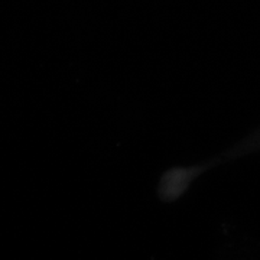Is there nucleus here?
I'll use <instances>...</instances> for the list:
<instances>
[{"instance_id": "nucleus-1", "label": "nucleus", "mask_w": 260, "mask_h": 260, "mask_svg": "<svg viewBox=\"0 0 260 260\" xmlns=\"http://www.w3.org/2000/svg\"><path fill=\"white\" fill-rule=\"evenodd\" d=\"M251 150H260V130L257 133H254L253 136H250L247 140H244L243 143H240L237 148L234 149V152H232V155H243L247 153Z\"/></svg>"}]
</instances>
